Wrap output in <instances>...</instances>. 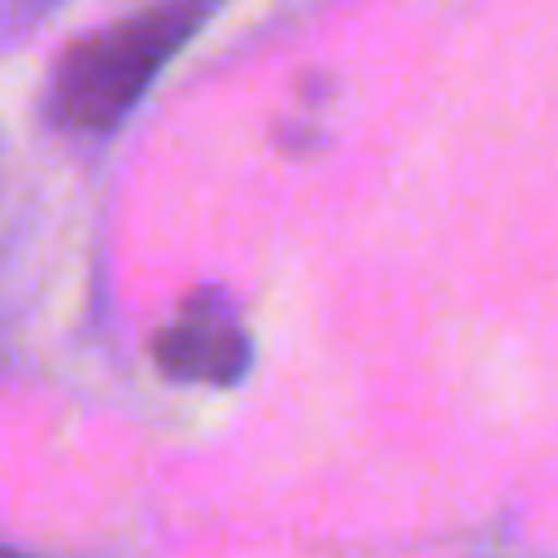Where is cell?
<instances>
[{
    "mask_svg": "<svg viewBox=\"0 0 558 558\" xmlns=\"http://www.w3.org/2000/svg\"><path fill=\"white\" fill-rule=\"evenodd\" d=\"M216 10L221 0H162L78 39L45 84V118L64 133H113Z\"/></svg>",
    "mask_w": 558,
    "mask_h": 558,
    "instance_id": "cell-1",
    "label": "cell"
},
{
    "mask_svg": "<svg viewBox=\"0 0 558 558\" xmlns=\"http://www.w3.org/2000/svg\"><path fill=\"white\" fill-rule=\"evenodd\" d=\"M0 558H25V554H15V549H0Z\"/></svg>",
    "mask_w": 558,
    "mask_h": 558,
    "instance_id": "cell-4",
    "label": "cell"
},
{
    "mask_svg": "<svg viewBox=\"0 0 558 558\" xmlns=\"http://www.w3.org/2000/svg\"><path fill=\"white\" fill-rule=\"evenodd\" d=\"M153 363L172 383L231 387L251 373V333L226 294L202 289L172 314V324L157 328Z\"/></svg>",
    "mask_w": 558,
    "mask_h": 558,
    "instance_id": "cell-2",
    "label": "cell"
},
{
    "mask_svg": "<svg viewBox=\"0 0 558 558\" xmlns=\"http://www.w3.org/2000/svg\"><path fill=\"white\" fill-rule=\"evenodd\" d=\"M69 0H0V54L20 49L45 20H54Z\"/></svg>",
    "mask_w": 558,
    "mask_h": 558,
    "instance_id": "cell-3",
    "label": "cell"
}]
</instances>
